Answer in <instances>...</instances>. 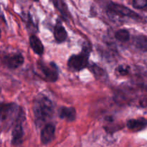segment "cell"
<instances>
[{
  "label": "cell",
  "mask_w": 147,
  "mask_h": 147,
  "mask_svg": "<svg viewBox=\"0 0 147 147\" xmlns=\"http://www.w3.org/2000/svg\"><path fill=\"white\" fill-rule=\"evenodd\" d=\"M53 34L55 41L57 43L64 42L67 37V33L66 31L65 28L63 27L62 22L60 21L57 22V24H55L54 27V31H53Z\"/></svg>",
  "instance_id": "obj_11"
},
{
  "label": "cell",
  "mask_w": 147,
  "mask_h": 147,
  "mask_svg": "<svg viewBox=\"0 0 147 147\" xmlns=\"http://www.w3.org/2000/svg\"><path fill=\"white\" fill-rule=\"evenodd\" d=\"M26 21H27V28H28L29 30H30V29H31L32 31H33L34 29V30H35V31H37V27H36V24H34V22H33V20H32V18L31 14H30V13H28L27 16H26Z\"/></svg>",
  "instance_id": "obj_19"
},
{
  "label": "cell",
  "mask_w": 147,
  "mask_h": 147,
  "mask_svg": "<svg viewBox=\"0 0 147 147\" xmlns=\"http://www.w3.org/2000/svg\"><path fill=\"white\" fill-rule=\"evenodd\" d=\"M34 1H38L39 0H34Z\"/></svg>",
  "instance_id": "obj_21"
},
{
  "label": "cell",
  "mask_w": 147,
  "mask_h": 147,
  "mask_svg": "<svg viewBox=\"0 0 147 147\" xmlns=\"http://www.w3.org/2000/svg\"><path fill=\"white\" fill-rule=\"evenodd\" d=\"M0 37H1V30H0Z\"/></svg>",
  "instance_id": "obj_20"
},
{
  "label": "cell",
  "mask_w": 147,
  "mask_h": 147,
  "mask_svg": "<svg viewBox=\"0 0 147 147\" xmlns=\"http://www.w3.org/2000/svg\"><path fill=\"white\" fill-rule=\"evenodd\" d=\"M132 5L136 9H142L146 7L147 0H133Z\"/></svg>",
  "instance_id": "obj_18"
},
{
  "label": "cell",
  "mask_w": 147,
  "mask_h": 147,
  "mask_svg": "<svg viewBox=\"0 0 147 147\" xmlns=\"http://www.w3.org/2000/svg\"><path fill=\"white\" fill-rule=\"evenodd\" d=\"M37 64L40 73L44 76L46 80L52 83L57 81L59 77V71L55 63L51 62L47 64L42 60H39Z\"/></svg>",
  "instance_id": "obj_4"
},
{
  "label": "cell",
  "mask_w": 147,
  "mask_h": 147,
  "mask_svg": "<svg viewBox=\"0 0 147 147\" xmlns=\"http://www.w3.org/2000/svg\"><path fill=\"white\" fill-rule=\"evenodd\" d=\"M76 110L74 107L62 106L58 110V116L60 119H65L68 122L74 121L76 119Z\"/></svg>",
  "instance_id": "obj_9"
},
{
  "label": "cell",
  "mask_w": 147,
  "mask_h": 147,
  "mask_svg": "<svg viewBox=\"0 0 147 147\" xmlns=\"http://www.w3.org/2000/svg\"><path fill=\"white\" fill-rule=\"evenodd\" d=\"M134 45L138 49L143 52H146L147 50V40L145 35L136 36L134 38Z\"/></svg>",
  "instance_id": "obj_15"
},
{
  "label": "cell",
  "mask_w": 147,
  "mask_h": 147,
  "mask_svg": "<svg viewBox=\"0 0 147 147\" xmlns=\"http://www.w3.org/2000/svg\"><path fill=\"white\" fill-rule=\"evenodd\" d=\"M32 111L37 123H42L53 116L54 106L52 100L48 97L40 96L34 100Z\"/></svg>",
  "instance_id": "obj_1"
},
{
  "label": "cell",
  "mask_w": 147,
  "mask_h": 147,
  "mask_svg": "<svg viewBox=\"0 0 147 147\" xmlns=\"http://www.w3.org/2000/svg\"><path fill=\"white\" fill-rule=\"evenodd\" d=\"M147 121L144 118H139L138 119H129L126 123L128 129L134 131H140L146 127Z\"/></svg>",
  "instance_id": "obj_10"
},
{
  "label": "cell",
  "mask_w": 147,
  "mask_h": 147,
  "mask_svg": "<svg viewBox=\"0 0 147 147\" xmlns=\"http://www.w3.org/2000/svg\"><path fill=\"white\" fill-rule=\"evenodd\" d=\"M19 109L20 107L15 103H0V119L2 121L10 119L15 116Z\"/></svg>",
  "instance_id": "obj_7"
},
{
  "label": "cell",
  "mask_w": 147,
  "mask_h": 147,
  "mask_svg": "<svg viewBox=\"0 0 147 147\" xmlns=\"http://www.w3.org/2000/svg\"><path fill=\"white\" fill-rule=\"evenodd\" d=\"M88 66H89V70L92 72V73L94 75V76L96 78L100 79V80H101V79H106V71H105L103 68L99 67L98 65L95 64V63H92V64L90 65L88 64Z\"/></svg>",
  "instance_id": "obj_13"
},
{
  "label": "cell",
  "mask_w": 147,
  "mask_h": 147,
  "mask_svg": "<svg viewBox=\"0 0 147 147\" xmlns=\"http://www.w3.org/2000/svg\"><path fill=\"white\" fill-rule=\"evenodd\" d=\"M25 120V114L23 111L22 109L20 108L18 114L14 119L15 124L12 130V139L11 144L14 146H19L21 145L23 142V137H24V132L23 129L22 123Z\"/></svg>",
  "instance_id": "obj_3"
},
{
  "label": "cell",
  "mask_w": 147,
  "mask_h": 147,
  "mask_svg": "<svg viewBox=\"0 0 147 147\" xmlns=\"http://www.w3.org/2000/svg\"><path fill=\"white\" fill-rule=\"evenodd\" d=\"M107 8L109 11H110L112 14H116V15L128 17L135 20H139V21L142 20V17L139 14L126 7V6L121 5V4H117V3L110 2L108 4Z\"/></svg>",
  "instance_id": "obj_5"
},
{
  "label": "cell",
  "mask_w": 147,
  "mask_h": 147,
  "mask_svg": "<svg viewBox=\"0 0 147 147\" xmlns=\"http://www.w3.org/2000/svg\"><path fill=\"white\" fill-rule=\"evenodd\" d=\"M55 127L51 123L46 124L41 131L40 134V140L43 144H47L53 142L55 139Z\"/></svg>",
  "instance_id": "obj_8"
},
{
  "label": "cell",
  "mask_w": 147,
  "mask_h": 147,
  "mask_svg": "<svg viewBox=\"0 0 147 147\" xmlns=\"http://www.w3.org/2000/svg\"><path fill=\"white\" fill-rule=\"evenodd\" d=\"M52 1L54 4L55 7H56L59 10L63 17L65 19L67 18L69 15L68 9H67V7L66 6L65 3L63 1V0H52Z\"/></svg>",
  "instance_id": "obj_14"
},
{
  "label": "cell",
  "mask_w": 147,
  "mask_h": 147,
  "mask_svg": "<svg viewBox=\"0 0 147 147\" xmlns=\"http://www.w3.org/2000/svg\"><path fill=\"white\" fill-rule=\"evenodd\" d=\"M30 45L35 54L42 55L44 53V45L41 40L34 34H32L30 37Z\"/></svg>",
  "instance_id": "obj_12"
},
{
  "label": "cell",
  "mask_w": 147,
  "mask_h": 147,
  "mask_svg": "<svg viewBox=\"0 0 147 147\" xmlns=\"http://www.w3.org/2000/svg\"><path fill=\"white\" fill-rule=\"evenodd\" d=\"M3 63L9 69H17L21 67L24 62L23 55L20 53L10 54L3 57Z\"/></svg>",
  "instance_id": "obj_6"
},
{
  "label": "cell",
  "mask_w": 147,
  "mask_h": 147,
  "mask_svg": "<svg viewBox=\"0 0 147 147\" xmlns=\"http://www.w3.org/2000/svg\"><path fill=\"white\" fill-rule=\"evenodd\" d=\"M115 37L121 42H126L130 40V33L126 29H121L115 33Z\"/></svg>",
  "instance_id": "obj_16"
},
{
  "label": "cell",
  "mask_w": 147,
  "mask_h": 147,
  "mask_svg": "<svg viewBox=\"0 0 147 147\" xmlns=\"http://www.w3.org/2000/svg\"><path fill=\"white\" fill-rule=\"evenodd\" d=\"M131 70V67L128 65H124L122 64L118 66L116 68V74L117 76H126L127 75H129L130 73Z\"/></svg>",
  "instance_id": "obj_17"
},
{
  "label": "cell",
  "mask_w": 147,
  "mask_h": 147,
  "mask_svg": "<svg viewBox=\"0 0 147 147\" xmlns=\"http://www.w3.org/2000/svg\"><path fill=\"white\" fill-rule=\"evenodd\" d=\"M90 53V47L83 45V50L78 55L70 56L67 61V66L73 71H80L88 67L89 64V55Z\"/></svg>",
  "instance_id": "obj_2"
}]
</instances>
